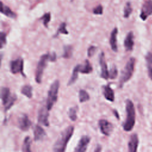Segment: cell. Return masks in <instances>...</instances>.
<instances>
[{
  "instance_id": "obj_29",
  "label": "cell",
  "mask_w": 152,
  "mask_h": 152,
  "mask_svg": "<svg viewBox=\"0 0 152 152\" xmlns=\"http://www.w3.org/2000/svg\"><path fill=\"white\" fill-rule=\"evenodd\" d=\"M59 33H62V34H68V31L66 29V24H65V23H62L60 24V26H59L55 35L54 36V37H56L57 36H58V34Z\"/></svg>"
},
{
  "instance_id": "obj_31",
  "label": "cell",
  "mask_w": 152,
  "mask_h": 152,
  "mask_svg": "<svg viewBox=\"0 0 152 152\" xmlns=\"http://www.w3.org/2000/svg\"><path fill=\"white\" fill-rule=\"evenodd\" d=\"M109 78L110 79H115L116 78L118 75V69L115 65L112 66L110 68L109 71Z\"/></svg>"
},
{
  "instance_id": "obj_12",
  "label": "cell",
  "mask_w": 152,
  "mask_h": 152,
  "mask_svg": "<svg viewBox=\"0 0 152 152\" xmlns=\"http://www.w3.org/2000/svg\"><path fill=\"white\" fill-rule=\"evenodd\" d=\"M18 125L21 130L26 131L31 126V122L27 115L23 114L18 119Z\"/></svg>"
},
{
  "instance_id": "obj_3",
  "label": "cell",
  "mask_w": 152,
  "mask_h": 152,
  "mask_svg": "<svg viewBox=\"0 0 152 152\" xmlns=\"http://www.w3.org/2000/svg\"><path fill=\"white\" fill-rule=\"evenodd\" d=\"M135 59L133 57L129 58L128 61L125 66L124 68V70L122 72L120 79H119V87L120 88L122 87L124 84L126 83L129 79L132 77L134 70V66H135Z\"/></svg>"
},
{
  "instance_id": "obj_27",
  "label": "cell",
  "mask_w": 152,
  "mask_h": 152,
  "mask_svg": "<svg viewBox=\"0 0 152 152\" xmlns=\"http://www.w3.org/2000/svg\"><path fill=\"white\" fill-rule=\"evenodd\" d=\"M78 97H79V100H80V103H83V102H87V101L89 100V99H90V96H89L88 93L84 90H80Z\"/></svg>"
},
{
  "instance_id": "obj_2",
  "label": "cell",
  "mask_w": 152,
  "mask_h": 152,
  "mask_svg": "<svg viewBox=\"0 0 152 152\" xmlns=\"http://www.w3.org/2000/svg\"><path fill=\"white\" fill-rule=\"evenodd\" d=\"M126 119L123 124L124 130L127 132L131 131L134 126L135 123V110L133 102L127 99L125 102Z\"/></svg>"
},
{
  "instance_id": "obj_24",
  "label": "cell",
  "mask_w": 152,
  "mask_h": 152,
  "mask_svg": "<svg viewBox=\"0 0 152 152\" xmlns=\"http://www.w3.org/2000/svg\"><path fill=\"white\" fill-rule=\"evenodd\" d=\"M78 106H75L74 107H71L69 108V111H68V116L69 119L72 121H76L77 118V111H78Z\"/></svg>"
},
{
  "instance_id": "obj_17",
  "label": "cell",
  "mask_w": 152,
  "mask_h": 152,
  "mask_svg": "<svg viewBox=\"0 0 152 152\" xmlns=\"http://www.w3.org/2000/svg\"><path fill=\"white\" fill-rule=\"evenodd\" d=\"M118 33V28L116 27L114 28L111 32L110 36V45L111 49L114 52L118 51V45H117V34Z\"/></svg>"
},
{
  "instance_id": "obj_37",
  "label": "cell",
  "mask_w": 152,
  "mask_h": 152,
  "mask_svg": "<svg viewBox=\"0 0 152 152\" xmlns=\"http://www.w3.org/2000/svg\"><path fill=\"white\" fill-rule=\"evenodd\" d=\"M102 150V147L100 145H97L96 149L94 150L95 152H98V151H100Z\"/></svg>"
},
{
  "instance_id": "obj_26",
  "label": "cell",
  "mask_w": 152,
  "mask_h": 152,
  "mask_svg": "<svg viewBox=\"0 0 152 152\" xmlns=\"http://www.w3.org/2000/svg\"><path fill=\"white\" fill-rule=\"evenodd\" d=\"M30 145H31V139L29 137H26L23 141L22 145V151L24 152H30Z\"/></svg>"
},
{
  "instance_id": "obj_19",
  "label": "cell",
  "mask_w": 152,
  "mask_h": 152,
  "mask_svg": "<svg viewBox=\"0 0 152 152\" xmlns=\"http://www.w3.org/2000/svg\"><path fill=\"white\" fill-rule=\"evenodd\" d=\"M147 73L149 78L152 80V53L148 52L145 57Z\"/></svg>"
},
{
  "instance_id": "obj_32",
  "label": "cell",
  "mask_w": 152,
  "mask_h": 152,
  "mask_svg": "<svg viewBox=\"0 0 152 152\" xmlns=\"http://www.w3.org/2000/svg\"><path fill=\"white\" fill-rule=\"evenodd\" d=\"M16 99H17V96L15 94H13L11 99L8 102V103L6 105L4 106V110L7 111L8 110H9L13 106V104H14V102H15Z\"/></svg>"
},
{
  "instance_id": "obj_22",
  "label": "cell",
  "mask_w": 152,
  "mask_h": 152,
  "mask_svg": "<svg viewBox=\"0 0 152 152\" xmlns=\"http://www.w3.org/2000/svg\"><path fill=\"white\" fill-rule=\"evenodd\" d=\"M80 65H77L74 67V68L73 69V71H72V75H71L70 79L68 81V86L72 85L77 80L78 75V72H80Z\"/></svg>"
},
{
  "instance_id": "obj_5",
  "label": "cell",
  "mask_w": 152,
  "mask_h": 152,
  "mask_svg": "<svg viewBox=\"0 0 152 152\" xmlns=\"http://www.w3.org/2000/svg\"><path fill=\"white\" fill-rule=\"evenodd\" d=\"M48 61H49V53L44 54L41 56L37 63L35 72V80L36 83L39 84L41 83L43 72L46 67Z\"/></svg>"
},
{
  "instance_id": "obj_10",
  "label": "cell",
  "mask_w": 152,
  "mask_h": 152,
  "mask_svg": "<svg viewBox=\"0 0 152 152\" xmlns=\"http://www.w3.org/2000/svg\"><path fill=\"white\" fill-rule=\"evenodd\" d=\"M99 64L101 68L100 77L105 80H107L109 78V71L107 69V66L105 61L104 54L103 52H102L99 55Z\"/></svg>"
},
{
  "instance_id": "obj_25",
  "label": "cell",
  "mask_w": 152,
  "mask_h": 152,
  "mask_svg": "<svg viewBox=\"0 0 152 152\" xmlns=\"http://www.w3.org/2000/svg\"><path fill=\"white\" fill-rule=\"evenodd\" d=\"M73 49L72 47L70 45H66L64 47V53L62 57L66 59H68L72 57V56Z\"/></svg>"
},
{
  "instance_id": "obj_36",
  "label": "cell",
  "mask_w": 152,
  "mask_h": 152,
  "mask_svg": "<svg viewBox=\"0 0 152 152\" xmlns=\"http://www.w3.org/2000/svg\"><path fill=\"white\" fill-rule=\"evenodd\" d=\"M56 60V55L55 52H52L49 53V61L52 62H54Z\"/></svg>"
},
{
  "instance_id": "obj_11",
  "label": "cell",
  "mask_w": 152,
  "mask_h": 152,
  "mask_svg": "<svg viewBox=\"0 0 152 152\" xmlns=\"http://www.w3.org/2000/svg\"><path fill=\"white\" fill-rule=\"evenodd\" d=\"M90 137L87 135H84L81 137L79 140L77 146L75 147L74 151L77 152H84L87 150V146L90 142Z\"/></svg>"
},
{
  "instance_id": "obj_16",
  "label": "cell",
  "mask_w": 152,
  "mask_h": 152,
  "mask_svg": "<svg viewBox=\"0 0 152 152\" xmlns=\"http://www.w3.org/2000/svg\"><path fill=\"white\" fill-rule=\"evenodd\" d=\"M12 96H11V92L9 88L5 87H3L1 88V98L4 106L6 105L8 103V102L11 99Z\"/></svg>"
},
{
  "instance_id": "obj_15",
  "label": "cell",
  "mask_w": 152,
  "mask_h": 152,
  "mask_svg": "<svg viewBox=\"0 0 152 152\" xmlns=\"http://www.w3.org/2000/svg\"><path fill=\"white\" fill-rule=\"evenodd\" d=\"M134 33L132 31H129L126 36L125 37V39L124 40V47L125 48V50L126 51H131L132 50L134 45Z\"/></svg>"
},
{
  "instance_id": "obj_13",
  "label": "cell",
  "mask_w": 152,
  "mask_h": 152,
  "mask_svg": "<svg viewBox=\"0 0 152 152\" xmlns=\"http://www.w3.org/2000/svg\"><path fill=\"white\" fill-rule=\"evenodd\" d=\"M139 140L137 134H133L130 137L129 140L128 141V151L129 152H135L137 151V148L138 146Z\"/></svg>"
},
{
  "instance_id": "obj_39",
  "label": "cell",
  "mask_w": 152,
  "mask_h": 152,
  "mask_svg": "<svg viewBox=\"0 0 152 152\" xmlns=\"http://www.w3.org/2000/svg\"><path fill=\"white\" fill-rule=\"evenodd\" d=\"M71 1H73V0H71Z\"/></svg>"
},
{
  "instance_id": "obj_30",
  "label": "cell",
  "mask_w": 152,
  "mask_h": 152,
  "mask_svg": "<svg viewBox=\"0 0 152 152\" xmlns=\"http://www.w3.org/2000/svg\"><path fill=\"white\" fill-rule=\"evenodd\" d=\"M40 20H42L43 24L45 26V27H48V23H49V21L50 20V12L45 13L43 15H42L40 17Z\"/></svg>"
},
{
  "instance_id": "obj_9",
  "label": "cell",
  "mask_w": 152,
  "mask_h": 152,
  "mask_svg": "<svg viewBox=\"0 0 152 152\" xmlns=\"http://www.w3.org/2000/svg\"><path fill=\"white\" fill-rule=\"evenodd\" d=\"M99 126L101 132L104 135H110L113 129V125L106 119H100L99 121Z\"/></svg>"
},
{
  "instance_id": "obj_20",
  "label": "cell",
  "mask_w": 152,
  "mask_h": 152,
  "mask_svg": "<svg viewBox=\"0 0 152 152\" xmlns=\"http://www.w3.org/2000/svg\"><path fill=\"white\" fill-rule=\"evenodd\" d=\"M1 13L4 14L6 16H7L8 17H10V18H15L17 17L15 13H14L11 10V8L10 7H8V6L4 5L2 2H1Z\"/></svg>"
},
{
  "instance_id": "obj_38",
  "label": "cell",
  "mask_w": 152,
  "mask_h": 152,
  "mask_svg": "<svg viewBox=\"0 0 152 152\" xmlns=\"http://www.w3.org/2000/svg\"><path fill=\"white\" fill-rule=\"evenodd\" d=\"M113 113H114L115 116L116 117V118H117L118 119H119V114H118V111L116 110H113Z\"/></svg>"
},
{
  "instance_id": "obj_14",
  "label": "cell",
  "mask_w": 152,
  "mask_h": 152,
  "mask_svg": "<svg viewBox=\"0 0 152 152\" xmlns=\"http://www.w3.org/2000/svg\"><path fill=\"white\" fill-rule=\"evenodd\" d=\"M33 134L34 139L36 141L42 140L46 136L45 131L39 125H34L33 128Z\"/></svg>"
},
{
  "instance_id": "obj_34",
  "label": "cell",
  "mask_w": 152,
  "mask_h": 152,
  "mask_svg": "<svg viewBox=\"0 0 152 152\" xmlns=\"http://www.w3.org/2000/svg\"><path fill=\"white\" fill-rule=\"evenodd\" d=\"M93 12L94 14L101 15L103 14V7L101 5H99L93 9Z\"/></svg>"
},
{
  "instance_id": "obj_28",
  "label": "cell",
  "mask_w": 152,
  "mask_h": 152,
  "mask_svg": "<svg viewBox=\"0 0 152 152\" xmlns=\"http://www.w3.org/2000/svg\"><path fill=\"white\" fill-rule=\"evenodd\" d=\"M132 12V8L130 2H127L124 8V18H128Z\"/></svg>"
},
{
  "instance_id": "obj_4",
  "label": "cell",
  "mask_w": 152,
  "mask_h": 152,
  "mask_svg": "<svg viewBox=\"0 0 152 152\" xmlns=\"http://www.w3.org/2000/svg\"><path fill=\"white\" fill-rule=\"evenodd\" d=\"M59 88V82L58 80H55L50 87L46 103V107L49 110L52 108L53 104L56 102Z\"/></svg>"
},
{
  "instance_id": "obj_23",
  "label": "cell",
  "mask_w": 152,
  "mask_h": 152,
  "mask_svg": "<svg viewBox=\"0 0 152 152\" xmlns=\"http://www.w3.org/2000/svg\"><path fill=\"white\" fill-rule=\"evenodd\" d=\"M32 87L30 85H25L21 89V93L28 98H31L33 96Z\"/></svg>"
},
{
  "instance_id": "obj_18",
  "label": "cell",
  "mask_w": 152,
  "mask_h": 152,
  "mask_svg": "<svg viewBox=\"0 0 152 152\" xmlns=\"http://www.w3.org/2000/svg\"><path fill=\"white\" fill-rule=\"evenodd\" d=\"M103 93L105 99L110 102H113L115 100V93L110 85L104 86L103 87Z\"/></svg>"
},
{
  "instance_id": "obj_35",
  "label": "cell",
  "mask_w": 152,
  "mask_h": 152,
  "mask_svg": "<svg viewBox=\"0 0 152 152\" xmlns=\"http://www.w3.org/2000/svg\"><path fill=\"white\" fill-rule=\"evenodd\" d=\"M97 50V48L94 46H90L87 50V55L88 57H91L94 55L95 52Z\"/></svg>"
},
{
  "instance_id": "obj_21",
  "label": "cell",
  "mask_w": 152,
  "mask_h": 152,
  "mask_svg": "<svg viewBox=\"0 0 152 152\" xmlns=\"http://www.w3.org/2000/svg\"><path fill=\"white\" fill-rule=\"evenodd\" d=\"M93 71V68L88 60L86 59L83 65H80V72L82 74H89Z\"/></svg>"
},
{
  "instance_id": "obj_7",
  "label": "cell",
  "mask_w": 152,
  "mask_h": 152,
  "mask_svg": "<svg viewBox=\"0 0 152 152\" xmlns=\"http://www.w3.org/2000/svg\"><path fill=\"white\" fill-rule=\"evenodd\" d=\"M151 15H152V0H147L141 7L140 17L142 21H145Z\"/></svg>"
},
{
  "instance_id": "obj_1",
  "label": "cell",
  "mask_w": 152,
  "mask_h": 152,
  "mask_svg": "<svg viewBox=\"0 0 152 152\" xmlns=\"http://www.w3.org/2000/svg\"><path fill=\"white\" fill-rule=\"evenodd\" d=\"M74 129V128L73 126H69L61 132L60 136L53 145V150L54 151L61 152L65 150L66 145L73 134Z\"/></svg>"
},
{
  "instance_id": "obj_8",
  "label": "cell",
  "mask_w": 152,
  "mask_h": 152,
  "mask_svg": "<svg viewBox=\"0 0 152 152\" xmlns=\"http://www.w3.org/2000/svg\"><path fill=\"white\" fill-rule=\"evenodd\" d=\"M49 110L45 105L42 106L38 112L37 121L39 123L46 126H49Z\"/></svg>"
},
{
  "instance_id": "obj_33",
  "label": "cell",
  "mask_w": 152,
  "mask_h": 152,
  "mask_svg": "<svg viewBox=\"0 0 152 152\" xmlns=\"http://www.w3.org/2000/svg\"><path fill=\"white\" fill-rule=\"evenodd\" d=\"M7 35L6 33L1 31L0 33V48H2L7 43Z\"/></svg>"
},
{
  "instance_id": "obj_6",
  "label": "cell",
  "mask_w": 152,
  "mask_h": 152,
  "mask_svg": "<svg viewBox=\"0 0 152 152\" xmlns=\"http://www.w3.org/2000/svg\"><path fill=\"white\" fill-rule=\"evenodd\" d=\"M23 59L21 58H18L11 61L10 62L11 72L14 74L21 73L24 77H25V74L23 73Z\"/></svg>"
}]
</instances>
